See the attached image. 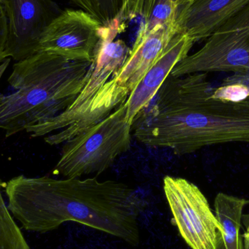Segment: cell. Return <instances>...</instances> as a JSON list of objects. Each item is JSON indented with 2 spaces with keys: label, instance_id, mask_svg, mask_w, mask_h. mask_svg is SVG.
Masks as SVG:
<instances>
[{
  "label": "cell",
  "instance_id": "cell-8",
  "mask_svg": "<svg viewBox=\"0 0 249 249\" xmlns=\"http://www.w3.org/2000/svg\"><path fill=\"white\" fill-rule=\"evenodd\" d=\"M7 18L6 58L16 62L37 53L47 28L62 10L53 0H0Z\"/></svg>",
  "mask_w": 249,
  "mask_h": 249
},
{
  "label": "cell",
  "instance_id": "cell-4",
  "mask_svg": "<svg viewBox=\"0 0 249 249\" xmlns=\"http://www.w3.org/2000/svg\"><path fill=\"white\" fill-rule=\"evenodd\" d=\"M124 29L119 18L102 26L99 43L90 65L89 79L75 100L64 112L42 124L28 127L32 137H42L50 145L65 143L84 130L85 123L101 89L115 75L127 59L130 48L117 36Z\"/></svg>",
  "mask_w": 249,
  "mask_h": 249
},
{
  "label": "cell",
  "instance_id": "cell-9",
  "mask_svg": "<svg viewBox=\"0 0 249 249\" xmlns=\"http://www.w3.org/2000/svg\"><path fill=\"white\" fill-rule=\"evenodd\" d=\"M102 26L87 12L66 9L44 32L37 52L55 54L71 61L92 62Z\"/></svg>",
  "mask_w": 249,
  "mask_h": 249
},
{
  "label": "cell",
  "instance_id": "cell-20",
  "mask_svg": "<svg viewBox=\"0 0 249 249\" xmlns=\"http://www.w3.org/2000/svg\"><path fill=\"white\" fill-rule=\"evenodd\" d=\"M177 3V6H178V9L182 6L185 5L187 3L190 2L193 0H174Z\"/></svg>",
  "mask_w": 249,
  "mask_h": 249
},
{
  "label": "cell",
  "instance_id": "cell-10",
  "mask_svg": "<svg viewBox=\"0 0 249 249\" xmlns=\"http://www.w3.org/2000/svg\"><path fill=\"white\" fill-rule=\"evenodd\" d=\"M195 42L182 34L176 33L159 58L130 92L124 102L126 118L133 125L139 115L148 107L171 71L189 55Z\"/></svg>",
  "mask_w": 249,
  "mask_h": 249
},
{
  "label": "cell",
  "instance_id": "cell-18",
  "mask_svg": "<svg viewBox=\"0 0 249 249\" xmlns=\"http://www.w3.org/2000/svg\"><path fill=\"white\" fill-rule=\"evenodd\" d=\"M7 18L4 10L0 4V64L7 59L4 56V48L7 40Z\"/></svg>",
  "mask_w": 249,
  "mask_h": 249
},
{
  "label": "cell",
  "instance_id": "cell-1",
  "mask_svg": "<svg viewBox=\"0 0 249 249\" xmlns=\"http://www.w3.org/2000/svg\"><path fill=\"white\" fill-rule=\"evenodd\" d=\"M7 206L22 228L45 233L74 222L136 247L143 200L124 183L96 178L18 176L4 187Z\"/></svg>",
  "mask_w": 249,
  "mask_h": 249
},
{
  "label": "cell",
  "instance_id": "cell-17",
  "mask_svg": "<svg viewBox=\"0 0 249 249\" xmlns=\"http://www.w3.org/2000/svg\"><path fill=\"white\" fill-rule=\"evenodd\" d=\"M144 0H121L119 19L124 23L140 16Z\"/></svg>",
  "mask_w": 249,
  "mask_h": 249
},
{
  "label": "cell",
  "instance_id": "cell-12",
  "mask_svg": "<svg viewBox=\"0 0 249 249\" xmlns=\"http://www.w3.org/2000/svg\"><path fill=\"white\" fill-rule=\"evenodd\" d=\"M175 34L174 25L157 26L148 33L138 32L127 59L111 77L114 83L130 93Z\"/></svg>",
  "mask_w": 249,
  "mask_h": 249
},
{
  "label": "cell",
  "instance_id": "cell-3",
  "mask_svg": "<svg viewBox=\"0 0 249 249\" xmlns=\"http://www.w3.org/2000/svg\"><path fill=\"white\" fill-rule=\"evenodd\" d=\"M92 62L37 52L13 65L10 94L0 93V129L6 137L64 112L89 79Z\"/></svg>",
  "mask_w": 249,
  "mask_h": 249
},
{
  "label": "cell",
  "instance_id": "cell-13",
  "mask_svg": "<svg viewBox=\"0 0 249 249\" xmlns=\"http://www.w3.org/2000/svg\"><path fill=\"white\" fill-rule=\"evenodd\" d=\"M249 200L219 193L214 200L215 215L223 230L226 249H249V214L244 209Z\"/></svg>",
  "mask_w": 249,
  "mask_h": 249
},
{
  "label": "cell",
  "instance_id": "cell-2",
  "mask_svg": "<svg viewBox=\"0 0 249 249\" xmlns=\"http://www.w3.org/2000/svg\"><path fill=\"white\" fill-rule=\"evenodd\" d=\"M206 73L169 75L155 103L135 121L141 143L187 155L206 146L249 143V98L228 102L213 96Z\"/></svg>",
  "mask_w": 249,
  "mask_h": 249
},
{
  "label": "cell",
  "instance_id": "cell-14",
  "mask_svg": "<svg viewBox=\"0 0 249 249\" xmlns=\"http://www.w3.org/2000/svg\"><path fill=\"white\" fill-rule=\"evenodd\" d=\"M178 7L174 0H144L139 32L148 33L159 26L174 25Z\"/></svg>",
  "mask_w": 249,
  "mask_h": 249
},
{
  "label": "cell",
  "instance_id": "cell-6",
  "mask_svg": "<svg viewBox=\"0 0 249 249\" xmlns=\"http://www.w3.org/2000/svg\"><path fill=\"white\" fill-rule=\"evenodd\" d=\"M228 71H249V5L212 34L199 51L177 64L171 75Z\"/></svg>",
  "mask_w": 249,
  "mask_h": 249
},
{
  "label": "cell",
  "instance_id": "cell-19",
  "mask_svg": "<svg viewBox=\"0 0 249 249\" xmlns=\"http://www.w3.org/2000/svg\"><path fill=\"white\" fill-rule=\"evenodd\" d=\"M216 249H226L225 247V242L223 239V232H219V236H218L217 244H216Z\"/></svg>",
  "mask_w": 249,
  "mask_h": 249
},
{
  "label": "cell",
  "instance_id": "cell-16",
  "mask_svg": "<svg viewBox=\"0 0 249 249\" xmlns=\"http://www.w3.org/2000/svg\"><path fill=\"white\" fill-rule=\"evenodd\" d=\"M87 12L103 26L112 24L119 18L121 0H69Z\"/></svg>",
  "mask_w": 249,
  "mask_h": 249
},
{
  "label": "cell",
  "instance_id": "cell-11",
  "mask_svg": "<svg viewBox=\"0 0 249 249\" xmlns=\"http://www.w3.org/2000/svg\"><path fill=\"white\" fill-rule=\"evenodd\" d=\"M249 5V0H193L178 9L176 33L187 35L195 43L208 39Z\"/></svg>",
  "mask_w": 249,
  "mask_h": 249
},
{
  "label": "cell",
  "instance_id": "cell-5",
  "mask_svg": "<svg viewBox=\"0 0 249 249\" xmlns=\"http://www.w3.org/2000/svg\"><path fill=\"white\" fill-rule=\"evenodd\" d=\"M132 126L124 103L107 118L64 143L53 174L80 178L105 172L130 149Z\"/></svg>",
  "mask_w": 249,
  "mask_h": 249
},
{
  "label": "cell",
  "instance_id": "cell-7",
  "mask_svg": "<svg viewBox=\"0 0 249 249\" xmlns=\"http://www.w3.org/2000/svg\"><path fill=\"white\" fill-rule=\"evenodd\" d=\"M163 190L181 238L192 249H216L222 226L206 196L193 183L166 176Z\"/></svg>",
  "mask_w": 249,
  "mask_h": 249
},
{
  "label": "cell",
  "instance_id": "cell-15",
  "mask_svg": "<svg viewBox=\"0 0 249 249\" xmlns=\"http://www.w3.org/2000/svg\"><path fill=\"white\" fill-rule=\"evenodd\" d=\"M5 184L0 178V249H30L4 201Z\"/></svg>",
  "mask_w": 249,
  "mask_h": 249
}]
</instances>
